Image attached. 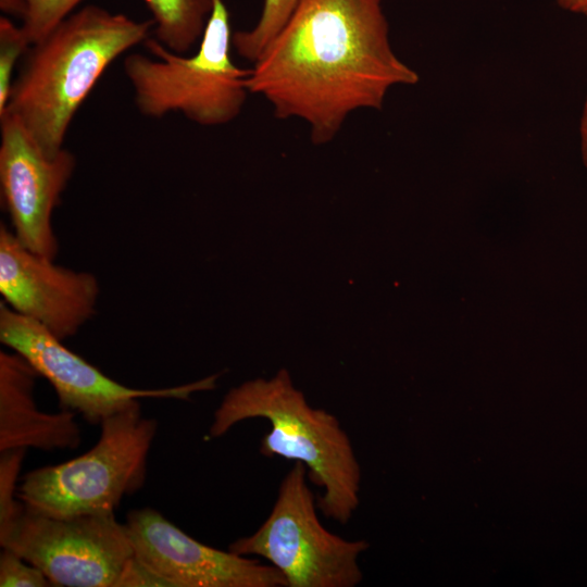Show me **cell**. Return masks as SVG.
I'll return each mask as SVG.
<instances>
[{
    "mask_svg": "<svg viewBox=\"0 0 587 587\" xmlns=\"http://www.w3.org/2000/svg\"><path fill=\"white\" fill-rule=\"evenodd\" d=\"M140 586L171 587L167 580L154 573L134 555L125 565L114 587Z\"/></svg>",
    "mask_w": 587,
    "mask_h": 587,
    "instance_id": "19",
    "label": "cell"
},
{
    "mask_svg": "<svg viewBox=\"0 0 587 587\" xmlns=\"http://www.w3.org/2000/svg\"><path fill=\"white\" fill-rule=\"evenodd\" d=\"M307 473L303 463L295 462L263 524L228 550L266 559L284 575L287 587H354L363 578L359 557L369 544L345 539L322 525Z\"/></svg>",
    "mask_w": 587,
    "mask_h": 587,
    "instance_id": "6",
    "label": "cell"
},
{
    "mask_svg": "<svg viewBox=\"0 0 587 587\" xmlns=\"http://www.w3.org/2000/svg\"><path fill=\"white\" fill-rule=\"evenodd\" d=\"M299 0H264L262 14L250 30L233 34L232 42L236 52L255 63L272 39L284 27Z\"/></svg>",
    "mask_w": 587,
    "mask_h": 587,
    "instance_id": "14",
    "label": "cell"
},
{
    "mask_svg": "<svg viewBox=\"0 0 587 587\" xmlns=\"http://www.w3.org/2000/svg\"><path fill=\"white\" fill-rule=\"evenodd\" d=\"M25 448L0 452V525L11 521L22 509L16 482L26 453Z\"/></svg>",
    "mask_w": 587,
    "mask_h": 587,
    "instance_id": "17",
    "label": "cell"
},
{
    "mask_svg": "<svg viewBox=\"0 0 587 587\" xmlns=\"http://www.w3.org/2000/svg\"><path fill=\"white\" fill-rule=\"evenodd\" d=\"M0 187L12 230L30 251L54 260L58 238L51 217L76 165L63 148L47 154L13 114L0 115Z\"/></svg>",
    "mask_w": 587,
    "mask_h": 587,
    "instance_id": "9",
    "label": "cell"
},
{
    "mask_svg": "<svg viewBox=\"0 0 587 587\" xmlns=\"http://www.w3.org/2000/svg\"><path fill=\"white\" fill-rule=\"evenodd\" d=\"M0 340L24 357L53 387L61 410L80 414L100 425L142 398L189 400L199 391L216 387L220 374L178 386L139 389L125 386L71 351L63 341L38 323L26 319L4 302L0 304Z\"/></svg>",
    "mask_w": 587,
    "mask_h": 587,
    "instance_id": "8",
    "label": "cell"
},
{
    "mask_svg": "<svg viewBox=\"0 0 587 587\" xmlns=\"http://www.w3.org/2000/svg\"><path fill=\"white\" fill-rule=\"evenodd\" d=\"M1 587H47L52 586L48 577L37 566L17 553L2 548L0 554Z\"/></svg>",
    "mask_w": 587,
    "mask_h": 587,
    "instance_id": "18",
    "label": "cell"
},
{
    "mask_svg": "<svg viewBox=\"0 0 587 587\" xmlns=\"http://www.w3.org/2000/svg\"><path fill=\"white\" fill-rule=\"evenodd\" d=\"M579 132H580L582 155H583L584 163L587 166V97L585 99V103L583 107Z\"/></svg>",
    "mask_w": 587,
    "mask_h": 587,
    "instance_id": "21",
    "label": "cell"
},
{
    "mask_svg": "<svg viewBox=\"0 0 587 587\" xmlns=\"http://www.w3.org/2000/svg\"><path fill=\"white\" fill-rule=\"evenodd\" d=\"M249 419H264L271 425L260 453L303 463L310 480L323 489L317 508L324 516L347 524L360 503L361 467L338 419L310 405L285 369L270 379L232 388L214 412L209 437L224 436Z\"/></svg>",
    "mask_w": 587,
    "mask_h": 587,
    "instance_id": "3",
    "label": "cell"
},
{
    "mask_svg": "<svg viewBox=\"0 0 587 587\" xmlns=\"http://www.w3.org/2000/svg\"><path fill=\"white\" fill-rule=\"evenodd\" d=\"M559 7L572 13L587 16V0H554Z\"/></svg>",
    "mask_w": 587,
    "mask_h": 587,
    "instance_id": "20",
    "label": "cell"
},
{
    "mask_svg": "<svg viewBox=\"0 0 587 587\" xmlns=\"http://www.w3.org/2000/svg\"><path fill=\"white\" fill-rule=\"evenodd\" d=\"M82 0H0L1 10L22 18V28L32 45L41 40L71 15Z\"/></svg>",
    "mask_w": 587,
    "mask_h": 587,
    "instance_id": "15",
    "label": "cell"
},
{
    "mask_svg": "<svg viewBox=\"0 0 587 587\" xmlns=\"http://www.w3.org/2000/svg\"><path fill=\"white\" fill-rule=\"evenodd\" d=\"M232 38L229 12L223 0H214L193 55L175 53L155 38H147L143 43L153 57L132 53L123 63L140 113L157 118L179 112L202 126L235 120L250 93L251 68L234 63Z\"/></svg>",
    "mask_w": 587,
    "mask_h": 587,
    "instance_id": "4",
    "label": "cell"
},
{
    "mask_svg": "<svg viewBox=\"0 0 587 587\" xmlns=\"http://www.w3.org/2000/svg\"><path fill=\"white\" fill-rule=\"evenodd\" d=\"M0 545L41 570L53 586L114 587L135 555L114 513L55 517L24 503L0 525Z\"/></svg>",
    "mask_w": 587,
    "mask_h": 587,
    "instance_id": "7",
    "label": "cell"
},
{
    "mask_svg": "<svg viewBox=\"0 0 587 587\" xmlns=\"http://www.w3.org/2000/svg\"><path fill=\"white\" fill-rule=\"evenodd\" d=\"M157 429L138 401L104 419L98 441L84 454L26 473L17 499L55 517L112 514L125 496L143 486Z\"/></svg>",
    "mask_w": 587,
    "mask_h": 587,
    "instance_id": "5",
    "label": "cell"
},
{
    "mask_svg": "<svg viewBox=\"0 0 587 587\" xmlns=\"http://www.w3.org/2000/svg\"><path fill=\"white\" fill-rule=\"evenodd\" d=\"M30 46L22 26H16L5 16L0 17V114L9 101L14 80L13 70Z\"/></svg>",
    "mask_w": 587,
    "mask_h": 587,
    "instance_id": "16",
    "label": "cell"
},
{
    "mask_svg": "<svg viewBox=\"0 0 587 587\" xmlns=\"http://www.w3.org/2000/svg\"><path fill=\"white\" fill-rule=\"evenodd\" d=\"M143 1L153 16L154 38L179 54L200 42L214 4V0Z\"/></svg>",
    "mask_w": 587,
    "mask_h": 587,
    "instance_id": "13",
    "label": "cell"
},
{
    "mask_svg": "<svg viewBox=\"0 0 587 587\" xmlns=\"http://www.w3.org/2000/svg\"><path fill=\"white\" fill-rule=\"evenodd\" d=\"M152 27V20L139 22L97 5L68 15L32 45L2 114L16 116L40 148L55 155L103 72L128 49L145 42Z\"/></svg>",
    "mask_w": 587,
    "mask_h": 587,
    "instance_id": "2",
    "label": "cell"
},
{
    "mask_svg": "<svg viewBox=\"0 0 587 587\" xmlns=\"http://www.w3.org/2000/svg\"><path fill=\"white\" fill-rule=\"evenodd\" d=\"M39 376L15 351H0V452L35 448L43 451L74 449L80 442L76 413L40 411L34 389Z\"/></svg>",
    "mask_w": 587,
    "mask_h": 587,
    "instance_id": "12",
    "label": "cell"
},
{
    "mask_svg": "<svg viewBox=\"0 0 587 587\" xmlns=\"http://www.w3.org/2000/svg\"><path fill=\"white\" fill-rule=\"evenodd\" d=\"M419 80L391 47L383 0H299L253 63L248 89L277 118L303 120L322 145L353 111L380 110L392 87Z\"/></svg>",
    "mask_w": 587,
    "mask_h": 587,
    "instance_id": "1",
    "label": "cell"
},
{
    "mask_svg": "<svg viewBox=\"0 0 587 587\" xmlns=\"http://www.w3.org/2000/svg\"><path fill=\"white\" fill-rule=\"evenodd\" d=\"M124 524L136 558L171 587H287L273 565L207 546L153 509L130 511Z\"/></svg>",
    "mask_w": 587,
    "mask_h": 587,
    "instance_id": "11",
    "label": "cell"
},
{
    "mask_svg": "<svg viewBox=\"0 0 587 587\" xmlns=\"http://www.w3.org/2000/svg\"><path fill=\"white\" fill-rule=\"evenodd\" d=\"M99 291L93 274L30 251L1 224L0 292L14 312L64 341L93 315Z\"/></svg>",
    "mask_w": 587,
    "mask_h": 587,
    "instance_id": "10",
    "label": "cell"
}]
</instances>
